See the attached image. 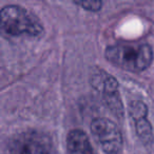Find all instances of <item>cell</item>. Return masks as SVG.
Listing matches in <instances>:
<instances>
[{
    "label": "cell",
    "instance_id": "5b68a950",
    "mask_svg": "<svg viewBox=\"0 0 154 154\" xmlns=\"http://www.w3.org/2000/svg\"><path fill=\"white\" fill-rule=\"evenodd\" d=\"M91 84L101 93L108 107L117 116H122V105L118 94L117 80L99 69H95L91 75Z\"/></svg>",
    "mask_w": 154,
    "mask_h": 154
},
{
    "label": "cell",
    "instance_id": "52a82bcc",
    "mask_svg": "<svg viewBox=\"0 0 154 154\" xmlns=\"http://www.w3.org/2000/svg\"><path fill=\"white\" fill-rule=\"evenodd\" d=\"M135 128H136L137 135L143 143H148L152 140V138H153V136H152V128L150 122L147 120V118L135 122Z\"/></svg>",
    "mask_w": 154,
    "mask_h": 154
},
{
    "label": "cell",
    "instance_id": "3957f363",
    "mask_svg": "<svg viewBox=\"0 0 154 154\" xmlns=\"http://www.w3.org/2000/svg\"><path fill=\"white\" fill-rule=\"evenodd\" d=\"M7 154H58L52 138L37 130H26L9 140Z\"/></svg>",
    "mask_w": 154,
    "mask_h": 154
},
{
    "label": "cell",
    "instance_id": "9c48e42d",
    "mask_svg": "<svg viewBox=\"0 0 154 154\" xmlns=\"http://www.w3.org/2000/svg\"><path fill=\"white\" fill-rule=\"evenodd\" d=\"M75 3L78 5H82L84 9L88 11L97 12L100 10L103 2L101 1H92V0H86V1H75Z\"/></svg>",
    "mask_w": 154,
    "mask_h": 154
},
{
    "label": "cell",
    "instance_id": "8992f818",
    "mask_svg": "<svg viewBox=\"0 0 154 154\" xmlns=\"http://www.w3.org/2000/svg\"><path fill=\"white\" fill-rule=\"evenodd\" d=\"M69 154H95L87 134L82 130H72L66 138Z\"/></svg>",
    "mask_w": 154,
    "mask_h": 154
},
{
    "label": "cell",
    "instance_id": "ba28073f",
    "mask_svg": "<svg viewBox=\"0 0 154 154\" xmlns=\"http://www.w3.org/2000/svg\"><path fill=\"white\" fill-rule=\"evenodd\" d=\"M129 112H130L131 117L134 119V122H137V120L147 118L148 107L143 101L134 100L129 106Z\"/></svg>",
    "mask_w": 154,
    "mask_h": 154
},
{
    "label": "cell",
    "instance_id": "6da1fadb",
    "mask_svg": "<svg viewBox=\"0 0 154 154\" xmlns=\"http://www.w3.org/2000/svg\"><path fill=\"white\" fill-rule=\"evenodd\" d=\"M42 32L37 17L20 5H5L0 11V34L5 38L37 37Z\"/></svg>",
    "mask_w": 154,
    "mask_h": 154
},
{
    "label": "cell",
    "instance_id": "277c9868",
    "mask_svg": "<svg viewBox=\"0 0 154 154\" xmlns=\"http://www.w3.org/2000/svg\"><path fill=\"white\" fill-rule=\"evenodd\" d=\"M91 132L107 154H118L122 149V136L118 127L108 118H96L91 124Z\"/></svg>",
    "mask_w": 154,
    "mask_h": 154
},
{
    "label": "cell",
    "instance_id": "7a4b0ae2",
    "mask_svg": "<svg viewBox=\"0 0 154 154\" xmlns=\"http://www.w3.org/2000/svg\"><path fill=\"white\" fill-rule=\"evenodd\" d=\"M106 58L115 66L138 73L146 70L153 59L152 49L147 43H119L107 48Z\"/></svg>",
    "mask_w": 154,
    "mask_h": 154
}]
</instances>
